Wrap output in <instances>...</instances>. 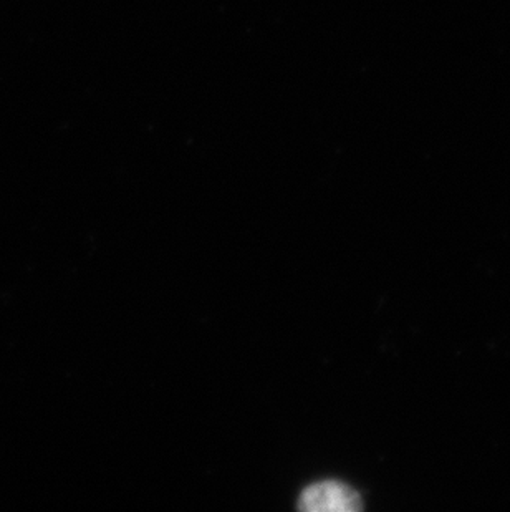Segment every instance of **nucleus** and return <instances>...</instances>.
<instances>
[{"instance_id":"1","label":"nucleus","mask_w":510,"mask_h":512,"mask_svg":"<svg viewBox=\"0 0 510 512\" xmlns=\"http://www.w3.org/2000/svg\"><path fill=\"white\" fill-rule=\"evenodd\" d=\"M304 511H358L361 501L352 489L338 483L315 484L300 498Z\"/></svg>"}]
</instances>
